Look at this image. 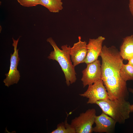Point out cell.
Listing matches in <instances>:
<instances>
[{
	"label": "cell",
	"mask_w": 133,
	"mask_h": 133,
	"mask_svg": "<svg viewBox=\"0 0 133 133\" xmlns=\"http://www.w3.org/2000/svg\"><path fill=\"white\" fill-rule=\"evenodd\" d=\"M51 133H76L75 129L67 122V117L64 122L58 124L57 128Z\"/></svg>",
	"instance_id": "cell-14"
},
{
	"label": "cell",
	"mask_w": 133,
	"mask_h": 133,
	"mask_svg": "<svg viewBox=\"0 0 133 133\" xmlns=\"http://www.w3.org/2000/svg\"><path fill=\"white\" fill-rule=\"evenodd\" d=\"M129 91L133 94V89L129 88ZM130 110L131 112H133V104L130 105Z\"/></svg>",
	"instance_id": "cell-17"
},
{
	"label": "cell",
	"mask_w": 133,
	"mask_h": 133,
	"mask_svg": "<svg viewBox=\"0 0 133 133\" xmlns=\"http://www.w3.org/2000/svg\"><path fill=\"white\" fill-rule=\"evenodd\" d=\"M128 63L133 66V56L128 60Z\"/></svg>",
	"instance_id": "cell-18"
},
{
	"label": "cell",
	"mask_w": 133,
	"mask_h": 133,
	"mask_svg": "<svg viewBox=\"0 0 133 133\" xmlns=\"http://www.w3.org/2000/svg\"><path fill=\"white\" fill-rule=\"evenodd\" d=\"M78 41L74 43L70 50L71 59L75 66L84 63L87 52L86 42L82 41L80 36L78 37Z\"/></svg>",
	"instance_id": "cell-10"
},
{
	"label": "cell",
	"mask_w": 133,
	"mask_h": 133,
	"mask_svg": "<svg viewBox=\"0 0 133 133\" xmlns=\"http://www.w3.org/2000/svg\"><path fill=\"white\" fill-rule=\"evenodd\" d=\"M47 41L52 46L54 50L51 52L48 58L56 60L59 63L64 74L66 83L69 86L70 84L75 83L77 80L75 66L72 64L71 60V47L67 45H64L61 46V50L51 37L47 39Z\"/></svg>",
	"instance_id": "cell-1"
},
{
	"label": "cell",
	"mask_w": 133,
	"mask_h": 133,
	"mask_svg": "<svg viewBox=\"0 0 133 133\" xmlns=\"http://www.w3.org/2000/svg\"><path fill=\"white\" fill-rule=\"evenodd\" d=\"M95 109H89L81 113L71 121L70 124L75 129L76 133H91L93 132V125L96 116Z\"/></svg>",
	"instance_id": "cell-4"
},
{
	"label": "cell",
	"mask_w": 133,
	"mask_h": 133,
	"mask_svg": "<svg viewBox=\"0 0 133 133\" xmlns=\"http://www.w3.org/2000/svg\"><path fill=\"white\" fill-rule=\"evenodd\" d=\"M120 50V54L123 59L128 60L133 56V35L124 39Z\"/></svg>",
	"instance_id": "cell-11"
},
{
	"label": "cell",
	"mask_w": 133,
	"mask_h": 133,
	"mask_svg": "<svg viewBox=\"0 0 133 133\" xmlns=\"http://www.w3.org/2000/svg\"><path fill=\"white\" fill-rule=\"evenodd\" d=\"M79 95L88 99L87 104H96L98 101L109 99L107 92L102 79L88 85L87 90Z\"/></svg>",
	"instance_id": "cell-6"
},
{
	"label": "cell",
	"mask_w": 133,
	"mask_h": 133,
	"mask_svg": "<svg viewBox=\"0 0 133 133\" xmlns=\"http://www.w3.org/2000/svg\"><path fill=\"white\" fill-rule=\"evenodd\" d=\"M119 74L122 79L125 82L133 81V66L128 63L123 64L120 69Z\"/></svg>",
	"instance_id": "cell-13"
},
{
	"label": "cell",
	"mask_w": 133,
	"mask_h": 133,
	"mask_svg": "<svg viewBox=\"0 0 133 133\" xmlns=\"http://www.w3.org/2000/svg\"><path fill=\"white\" fill-rule=\"evenodd\" d=\"M129 5L130 11L133 16V0H129Z\"/></svg>",
	"instance_id": "cell-16"
},
{
	"label": "cell",
	"mask_w": 133,
	"mask_h": 133,
	"mask_svg": "<svg viewBox=\"0 0 133 133\" xmlns=\"http://www.w3.org/2000/svg\"><path fill=\"white\" fill-rule=\"evenodd\" d=\"M96 104L105 113L120 124L124 123L130 117V104L125 100L109 99L97 101Z\"/></svg>",
	"instance_id": "cell-3"
},
{
	"label": "cell",
	"mask_w": 133,
	"mask_h": 133,
	"mask_svg": "<svg viewBox=\"0 0 133 133\" xmlns=\"http://www.w3.org/2000/svg\"><path fill=\"white\" fill-rule=\"evenodd\" d=\"M105 38L99 36L96 39H89L87 44V52L84 63L86 64L98 60L102 48V44Z\"/></svg>",
	"instance_id": "cell-9"
},
{
	"label": "cell",
	"mask_w": 133,
	"mask_h": 133,
	"mask_svg": "<svg viewBox=\"0 0 133 133\" xmlns=\"http://www.w3.org/2000/svg\"><path fill=\"white\" fill-rule=\"evenodd\" d=\"M100 56L102 59V80L119 74L123 59L115 47L104 46Z\"/></svg>",
	"instance_id": "cell-2"
},
{
	"label": "cell",
	"mask_w": 133,
	"mask_h": 133,
	"mask_svg": "<svg viewBox=\"0 0 133 133\" xmlns=\"http://www.w3.org/2000/svg\"><path fill=\"white\" fill-rule=\"evenodd\" d=\"M63 3L61 0H39V5L53 13H58L63 9Z\"/></svg>",
	"instance_id": "cell-12"
},
{
	"label": "cell",
	"mask_w": 133,
	"mask_h": 133,
	"mask_svg": "<svg viewBox=\"0 0 133 133\" xmlns=\"http://www.w3.org/2000/svg\"><path fill=\"white\" fill-rule=\"evenodd\" d=\"M19 38L17 40L12 38L14 51L13 54H11L9 70L8 72L5 74L6 78L3 81L5 85L8 87L14 83H17L20 78V73L17 68L20 60L18 54L19 49H17Z\"/></svg>",
	"instance_id": "cell-5"
},
{
	"label": "cell",
	"mask_w": 133,
	"mask_h": 133,
	"mask_svg": "<svg viewBox=\"0 0 133 133\" xmlns=\"http://www.w3.org/2000/svg\"><path fill=\"white\" fill-rule=\"evenodd\" d=\"M86 67L82 71L81 79L84 87L102 79L101 65L98 60L87 64Z\"/></svg>",
	"instance_id": "cell-7"
},
{
	"label": "cell",
	"mask_w": 133,
	"mask_h": 133,
	"mask_svg": "<svg viewBox=\"0 0 133 133\" xmlns=\"http://www.w3.org/2000/svg\"><path fill=\"white\" fill-rule=\"evenodd\" d=\"M18 2L22 6L30 7L36 6L39 5V0H17Z\"/></svg>",
	"instance_id": "cell-15"
},
{
	"label": "cell",
	"mask_w": 133,
	"mask_h": 133,
	"mask_svg": "<svg viewBox=\"0 0 133 133\" xmlns=\"http://www.w3.org/2000/svg\"><path fill=\"white\" fill-rule=\"evenodd\" d=\"M116 123L112 117L102 112L100 115L95 116L94 123L96 125L93 128V132L111 133L114 130Z\"/></svg>",
	"instance_id": "cell-8"
}]
</instances>
